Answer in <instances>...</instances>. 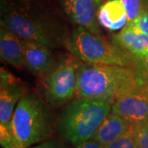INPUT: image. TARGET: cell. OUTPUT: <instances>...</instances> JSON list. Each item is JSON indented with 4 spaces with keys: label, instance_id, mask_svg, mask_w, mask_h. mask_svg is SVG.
Instances as JSON below:
<instances>
[{
    "label": "cell",
    "instance_id": "cell-3",
    "mask_svg": "<svg viewBox=\"0 0 148 148\" xmlns=\"http://www.w3.org/2000/svg\"><path fill=\"white\" fill-rule=\"evenodd\" d=\"M53 129L48 106L36 95L26 94L16 105L11 130L17 148H29L48 138Z\"/></svg>",
    "mask_w": 148,
    "mask_h": 148
},
{
    "label": "cell",
    "instance_id": "cell-8",
    "mask_svg": "<svg viewBox=\"0 0 148 148\" xmlns=\"http://www.w3.org/2000/svg\"><path fill=\"white\" fill-rule=\"evenodd\" d=\"M64 12L69 20L78 27L101 35L94 0H61Z\"/></svg>",
    "mask_w": 148,
    "mask_h": 148
},
{
    "label": "cell",
    "instance_id": "cell-14",
    "mask_svg": "<svg viewBox=\"0 0 148 148\" xmlns=\"http://www.w3.org/2000/svg\"><path fill=\"white\" fill-rule=\"evenodd\" d=\"M132 125L122 117L110 113L97 129L92 140L106 147L121 138L132 127Z\"/></svg>",
    "mask_w": 148,
    "mask_h": 148
},
{
    "label": "cell",
    "instance_id": "cell-23",
    "mask_svg": "<svg viewBox=\"0 0 148 148\" xmlns=\"http://www.w3.org/2000/svg\"><path fill=\"white\" fill-rule=\"evenodd\" d=\"M94 1H95L96 6L100 8L102 4H104V3H105L106 2H107L108 0H94Z\"/></svg>",
    "mask_w": 148,
    "mask_h": 148
},
{
    "label": "cell",
    "instance_id": "cell-21",
    "mask_svg": "<svg viewBox=\"0 0 148 148\" xmlns=\"http://www.w3.org/2000/svg\"><path fill=\"white\" fill-rule=\"evenodd\" d=\"M76 148H105V147L101 146V144L90 139V140H88L86 142H84V143L77 145Z\"/></svg>",
    "mask_w": 148,
    "mask_h": 148
},
{
    "label": "cell",
    "instance_id": "cell-15",
    "mask_svg": "<svg viewBox=\"0 0 148 148\" xmlns=\"http://www.w3.org/2000/svg\"><path fill=\"white\" fill-rule=\"evenodd\" d=\"M133 65L131 69L136 76L138 84L148 92V53L142 57H132Z\"/></svg>",
    "mask_w": 148,
    "mask_h": 148
},
{
    "label": "cell",
    "instance_id": "cell-13",
    "mask_svg": "<svg viewBox=\"0 0 148 148\" xmlns=\"http://www.w3.org/2000/svg\"><path fill=\"white\" fill-rule=\"evenodd\" d=\"M0 53L6 63L21 69L24 66V44L15 34L5 28L0 31Z\"/></svg>",
    "mask_w": 148,
    "mask_h": 148
},
{
    "label": "cell",
    "instance_id": "cell-7",
    "mask_svg": "<svg viewBox=\"0 0 148 148\" xmlns=\"http://www.w3.org/2000/svg\"><path fill=\"white\" fill-rule=\"evenodd\" d=\"M111 113L132 125L148 122V92L138 85L117 98L112 105Z\"/></svg>",
    "mask_w": 148,
    "mask_h": 148
},
{
    "label": "cell",
    "instance_id": "cell-10",
    "mask_svg": "<svg viewBox=\"0 0 148 148\" xmlns=\"http://www.w3.org/2000/svg\"><path fill=\"white\" fill-rule=\"evenodd\" d=\"M26 95L24 85L16 80L0 89V130L11 131V123L19 101Z\"/></svg>",
    "mask_w": 148,
    "mask_h": 148
},
{
    "label": "cell",
    "instance_id": "cell-16",
    "mask_svg": "<svg viewBox=\"0 0 148 148\" xmlns=\"http://www.w3.org/2000/svg\"><path fill=\"white\" fill-rule=\"evenodd\" d=\"M127 12L128 22L136 21L143 12L145 0H119Z\"/></svg>",
    "mask_w": 148,
    "mask_h": 148
},
{
    "label": "cell",
    "instance_id": "cell-9",
    "mask_svg": "<svg viewBox=\"0 0 148 148\" xmlns=\"http://www.w3.org/2000/svg\"><path fill=\"white\" fill-rule=\"evenodd\" d=\"M24 44V66L32 73L44 76L53 69L55 61L50 48L33 41Z\"/></svg>",
    "mask_w": 148,
    "mask_h": 148
},
{
    "label": "cell",
    "instance_id": "cell-5",
    "mask_svg": "<svg viewBox=\"0 0 148 148\" xmlns=\"http://www.w3.org/2000/svg\"><path fill=\"white\" fill-rule=\"evenodd\" d=\"M1 26L25 41L39 43L49 48L59 45L62 37L53 26L40 16L19 7H8L2 12Z\"/></svg>",
    "mask_w": 148,
    "mask_h": 148
},
{
    "label": "cell",
    "instance_id": "cell-18",
    "mask_svg": "<svg viewBox=\"0 0 148 148\" xmlns=\"http://www.w3.org/2000/svg\"><path fill=\"white\" fill-rule=\"evenodd\" d=\"M105 148H138L135 137L133 134L132 127L127 131L121 138L115 140L110 144L107 145Z\"/></svg>",
    "mask_w": 148,
    "mask_h": 148
},
{
    "label": "cell",
    "instance_id": "cell-19",
    "mask_svg": "<svg viewBox=\"0 0 148 148\" xmlns=\"http://www.w3.org/2000/svg\"><path fill=\"white\" fill-rule=\"evenodd\" d=\"M128 24L132 25V27L148 36V0H145L144 9L139 17L136 21L130 23L128 22Z\"/></svg>",
    "mask_w": 148,
    "mask_h": 148
},
{
    "label": "cell",
    "instance_id": "cell-12",
    "mask_svg": "<svg viewBox=\"0 0 148 148\" xmlns=\"http://www.w3.org/2000/svg\"><path fill=\"white\" fill-rule=\"evenodd\" d=\"M100 25L110 32L123 29L128 23L127 12L119 0H108L97 12Z\"/></svg>",
    "mask_w": 148,
    "mask_h": 148
},
{
    "label": "cell",
    "instance_id": "cell-6",
    "mask_svg": "<svg viewBox=\"0 0 148 148\" xmlns=\"http://www.w3.org/2000/svg\"><path fill=\"white\" fill-rule=\"evenodd\" d=\"M79 64L72 58L62 59L54 65L44 80V95L52 106L69 101L77 91V69Z\"/></svg>",
    "mask_w": 148,
    "mask_h": 148
},
{
    "label": "cell",
    "instance_id": "cell-2",
    "mask_svg": "<svg viewBox=\"0 0 148 148\" xmlns=\"http://www.w3.org/2000/svg\"><path fill=\"white\" fill-rule=\"evenodd\" d=\"M112 111L104 101L77 98L64 107L58 121L61 136L74 145L92 139L95 132Z\"/></svg>",
    "mask_w": 148,
    "mask_h": 148
},
{
    "label": "cell",
    "instance_id": "cell-17",
    "mask_svg": "<svg viewBox=\"0 0 148 148\" xmlns=\"http://www.w3.org/2000/svg\"><path fill=\"white\" fill-rule=\"evenodd\" d=\"M138 148H148V122L132 125Z\"/></svg>",
    "mask_w": 148,
    "mask_h": 148
},
{
    "label": "cell",
    "instance_id": "cell-22",
    "mask_svg": "<svg viewBox=\"0 0 148 148\" xmlns=\"http://www.w3.org/2000/svg\"><path fill=\"white\" fill-rule=\"evenodd\" d=\"M29 148H61L60 147H58L56 143H51V142H47V143H44L42 144L37 145L35 147H32Z\"/></svg>",
    "mask_w": 148,
    "mask_h": 148
},
{
    "label": "cell",
    "instance_id": "cell-11",
    "mask_svg": "<svg viewBox=\"0 0 148 148\" xmlns=\"http://www.w3.org/2000/svg\"><path fill=\"white\" fill-rule=\"evenodd\" d=\"M112 42L132 57H142L148 53V36L128 23L119 33L113 35Z\"/></svg>",
    "mask_w": 148,
    "mask_h": 148
},
{
    "label": "cell",
    "instance_id": "cell-1",
    "mask_svg": "<svg viewBox=\"0 0 148 148\" xmlns=\"http://www.w3.org/2000/svg\"><path fill=\"white\" fill-rule=\"evenodd\" d=\"M138 86L131 68L79 64L76 95L77 98L113 105L119 96Z\"/></svg>",
    "mask_w": 148,
    "mask_h": 148
},
{
    "label": "cell",
    "instance_id": "cell-4",
    "mask_svg": "<svg viewBox=\"0 0 148 148\" xmlns=\"http://www.w3.org/2000/svg\"><path fill=\"white\" fill-rule=\"evenodd\" d=\"M65 45L70 53L85 64L126 68H132L133 65L130 53L83 27L76 28Z\"/></svg>",
    "mask_w": 148,
    "mask_h": 148
},
{
    "label": "cell",
    "instance_id": "cell-20",
    "mask_svg": "<svg viewBox=\"0 0 148 148\" xmlns=\"http://www.w3.org/2000/svg\"><path fill=\"white\" fill-rule=\"evenodd\" d=\"M0 89L5 88L9 85L16 82V79L15 77H13L12 74L8 73L5 69L1 68V73H0Z\"/></svg>",
    "mask_w": 148,
    "mask_h": 148
}]
</instances>
